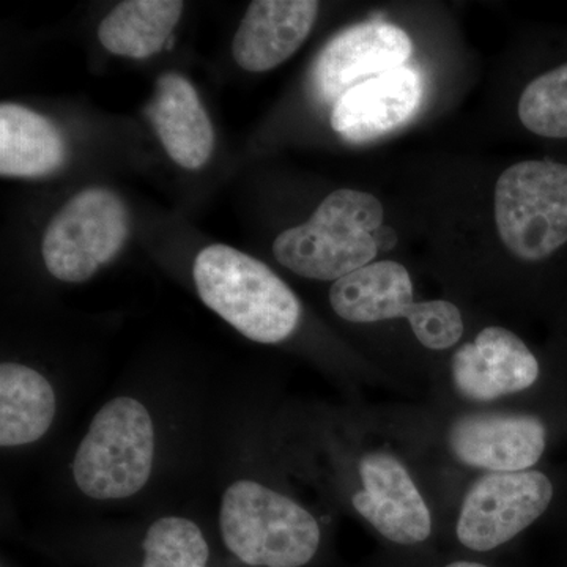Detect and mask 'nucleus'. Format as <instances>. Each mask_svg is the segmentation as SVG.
<instances>
[{
  "instance_id": "6e6552de",
  "label": "nucleus",
  "mask_w": 567,
  "mask_h": 567,
  "mask_svg": "<svg viewBox=\"0 0 567 567\" xmlns=\"http://www.w3.org/2000/svg\"><path fill=\"white\" fill-rule=\"evenodd\" d=\"M551 499L554 484L537 470L477 477L458 513V543L475 551L505 546L543 517Z\"/></svg>"
},
{
  "instance_id": "39448f33",
  "label": "nucleus",
  "mask_w": 567,
  "mask_h": 567,
  "mask_svg": "<svg viewBox=\"0 0 567 567\" xmlns=\"http://www.w3.org/2000/svg\"><path fill=\"white\" fill-rule=\"evenodd\" d=\"M330 306L350 323L406 319L421 346L447 350L464 334V317L446 300H413V282L404 265L394 260L372 262L331 284Z\"/></svg>"
},
{
  "instance_id": "423d86ee",
  "label": "nucleus",
  "mask_w": 567,
  "mask_h": 567,
  "mask_svg": "<svg viewBox=\"0 0 567 567\" xmlns=\"http://www.w3.org/2000/svg\"><path fill=\"white\" fill-rule=\"evenodd\" d=\"M499 238L517 259L539 262L567 244V164L522 162L495 186Z\"/></svg>"
},
{
  "instance_id": "1a4fd4ad",
  "label": "nucleus",
  "mask_w": 567,
  "mask_h": 567,
  "mask_svg": "<svg viewBox=\"0 0 567 567\" xmlns=\"http://www.w3.org/2000/svg\"><path fill=\"white\" fill-rule=\"evenodd\" d=\"M412 52V40L398 25L383 21L352 25L317 55L309 74L312 95L334 104L354 85L404 66Z\"/></svg>"
},
{
  "instance_id": "0eeeda50",
  "label": "nucleus",
  "mask_w": 567,
  "mask_h": 567,
  "mask_svg": "<svg viewBox=\"0 0 567 567\" xmlns=\"http://www.w3.org/2000/svg\"><path fill=\"white\" fill-rule=\"evenodd\" d=\"M130 234V215L117 194L104 188L78 193L52 218L43 237L52 278L82 284L115 259Z\"/></svg>"
},
{
  "instance_id": "f8f14e48",
  "label": "nucleus",
  "mask_w": 567,
  "mask_h": 567,
  "mask_svg": "<svg viewBox=\"0 0 567 567\" xmlns=\"http://www.w3.org/2000/svg\"><path fill=\"white\" fill-rule=\"evenodd\" d=\"M423 96L420 71L404 65L346 92L333 104L331 126L352 144L375 141L405 125L420 110Z\"/></svg>"
},
{
  "instance_id": "9b49d317",
  "label": "nucleus",
  "mask_w": 567,
  "mask_h": 567,
  "mask_svg": "<svg viewBox=\"0 0 567 567\" xmlns=\"http://www.w3.org/2000/svg\"><path fill=\"white\" fill-rule=\"evenodd\" d=\"M451 375L458 394L468 401L491 402L535 385L540 368L516 333L487 327L453 354Z\"/></svg>"
},
{
  "instance_id": "f257e3e1",
  "label": "nucleus",
  "mask_w": 567,
  "mask_h": 567,
  "mask_svg": "<svg viewBox=\"0 0 567 567\" xmlns=\"http://www.w3.org/2000/svg\"><path fill=\"white\" fill-rule=\"evenodd\" d=\"M229 398L174 379L115 386L70 451L63 491L100 509L182 505L183 494L210 483Z\"/></svg>"
},
{
  "instance_id": "f03ea898",
  "label": "nucleus",
  "mask_w": 567,
  "mask_h": 567,
  "mask_svg": "<svg viewBox=\"0 0 567 567\" xmlns=\"http://www.w3.org/2000/svg\"><path fill=\"white\" fill-rule=\"evenodd\" d=\"M267 462L248 394H230L210 480L219 539L245 566H308L322 547V520L275 483Z\"/></svg>"
},
{
  "instance_id": "ddd939ff",
  "label": "nucleus",
  "mask_w": 567,
  "mask_h": 567,
  "mask_svg": "<svg viewBox=\"0 0 567 567\" xmlns=\"http://www.w3.org/2000/svg\"><path fill=\"white\" fill-rule=\"evenodd\" d=\"M317 13L315 0H254L234 37V61L251 73L276 69L300 50Z\"/></svg>"
},
{
  "instance_id": "7ed1b4c3",
  "label": "nucleus",
  "mask_w": 567,
  "mask_h": 567,
  "mask_svg": "<svg viewBox=\"0 0 567 567\" xmlns=\"http://www.w3.org/2000/svg\"><path fill=\"white\" fill-rule=\"evenodd\" d=\"M197 297L249 341L278 346L300 330L303 306L293 290L256 257L226 245L197 254Z\"/></svg>"
},
{
  "instance_id": "20e7f679",
  "label": "nucleus",
  "mask_w": 567,
  "mask_h": 567,
  "mask_svg": "<svg viewBox=\"0 0 567 567\" xmlns=\"http://www.w3.org/2000/svg\"><path fill=\"white\" fill-rule=\"evenodd\" d=\"M385 210L372 194L338 189L300 226L276 237V260L295 275L336 282L372 264Z\"/></svg>"
},
{
  "instance_id": "a211bd4d",
  "label": "nucleus",
  "mask_w": 567,
  "mask_h": 567,
  "mask_svg": "<svg viewBox=\"0 0 567 567\" xmlns=\"http://www.w3.org/2000/svg\"><path fill=\"white\" fill-rule=\"evenodd\" d=\"M445 567H488V566L483 565V563L465 561V559H462V561L450 563V565H447Z\"/></svg>"
},
{
  "instance_id": "9d476101",
  "label": "nucleus",
  "mask_w": 567,
  "mask_h": 567,
  "mask_svg": "<svg viewBox=\"0 0 567 567\" xmlns=\"http://www.w3.org/2000/svg\"><path fill=\"white\" fill-rule=\"evenodd\" d=\"M447 445L461 464L488 473L527 472L547 446V429L525 413H473L458 417L447 432Z\"/></svg>"
},
{
  "instance_id": "dca6fc26",
  "label": "nucleus",
  "mask_w": 567,
  "mask_h": 567,
  "mask_svg": "<svg viewBox=\"0 0 567 567\" xmlns=\"http://www.w3.org/2000/svg\"><path fill=\"white\" fill-rule=\"evenodd\" d=\"M182 13L181 0H126L104 18L99 39L112 54L141 61L163 50Z\"/></svg>"
},
{
  "instance_id": "2eb2a0df",
  "label": "nucleus",
  "mask_w": 567,
  "mask_h": 567,
  "mask_svg": "<svg viewBox=\"0 0 567 567\" xmlns=\"http://www.w3.org/2000/svg\"><path fill=\"white\" fill-rule=\"evenodd\" d=\"M65 140L58 126L21 104L0 106V175L44 177L61 169Z\"/></svg>"
},
{
  "instance_id": "f3484780",
  "label": "nucleus",
  "mask_w": 567,
  "mask_h": 567,
  "mask_svg": "<svg viewBox=\"0 0 567 567\" xmlns=\"http://www.w3.org/2000/svg\"><path fill=\"white\" fill-rule=\"evenodd\" d=\"M518 118L537 136L567 137V63L529 82L518 100Z\"/></svg>"
},
{
  "instance_id": "4468645a",
  "label": "nucleus",
  "mask_w": 567,
  "mask_h": 567,
  "mask_svg": "<svg viewBox=\"0 0 567 567\" xmlns=\"http://www.w3.org/2000/svg\"><path fill=\"white\" fill-rule=\"evenodd\" d=\"M147 117L173 162L188 171L200 169L210 159L215 132L192 82L177 73L156 81Z\"/></svg>"
}]
</instances>
